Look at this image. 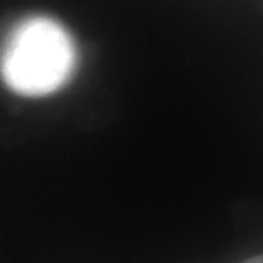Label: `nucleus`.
Wrapping results in <instances>:
<instances>
[{
    "mask_svg": "<svg viewBox=\"0 0 263 263\" xmlns=\"http://www.w3.org/2000/svg\"><path fill=\"white\" fill-rule=\"evenodd\" d=\"M76 50L70 36L55 21L34 17L19 24L2 55L5 84L24 96L59 89L73 70Z\"/></svg>",
    "mask_w": 263,
    "mask_h": 263,
    "instance_id": "nucleus-1",
    "label": "nucleus"
},
{
    "mask_svg": "<svg viewBox=\"0 0 263 263\" xmlns=\"http://www.w3.org/2000/svg\"><path fill=\"white\" fill-rule=\"evenodd\" d=\"M243 263H263V255L253 256V258H248V260H245Z\"/></svg>",
    "mask_w": 263,
    "mask_h": 263,
    "instance_id": "nucleus-2",
    "label": "nucleus"
}]
</instances>
